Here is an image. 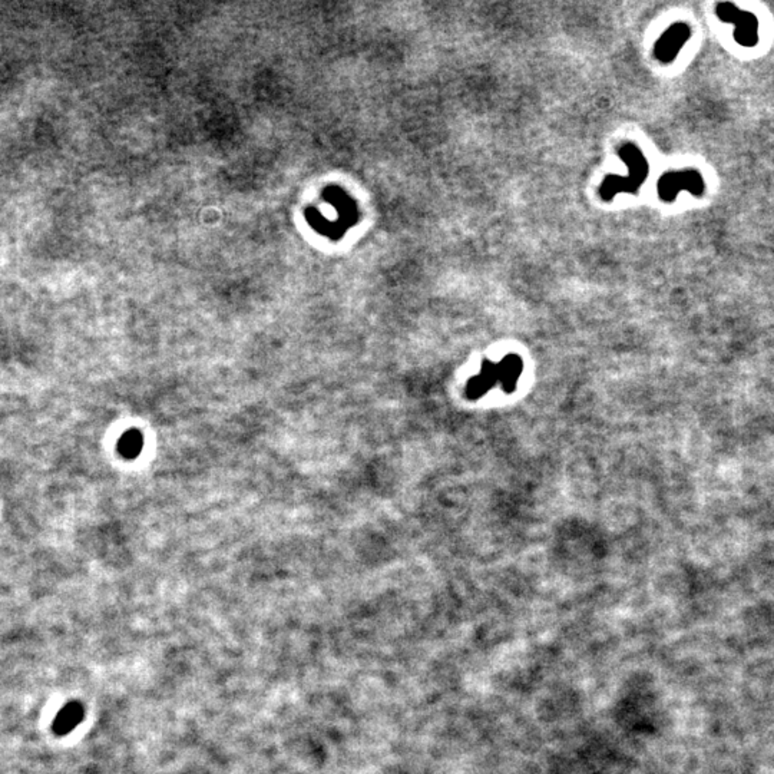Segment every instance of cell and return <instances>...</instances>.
Masks as SVG:
<instances>
[{
	"label": "cell",
	"mask_w": 774,
	"mask_h": 774,
	"mask_svg": "<svg viewBox=\"0 0 774 774\" xmlns=\"http://www.w3.org/2000/svg\"><path fill=\"white\" fill-rule=\"evenodd\" d=\"M141 438L139 435H127L124 439H122L119 447H120V452L124 453L125 456H134L139 452L141 449Z\"/></svg>",
	"instance_id": "7"
},
{
	"label": "cell",
	"mask_w": 774,
	"mask_h": 774,
	"mask_svg": "<svg viewBox=\"0 0 774 774\" xmlns=\"http://www.w3.org/2000/svg\"><path fill=\"white\" fill-rule=\"evenodd\" d=\"M716 15L720 20L735 26L736 42L744 48H753L759 42V20L751 12L741 10L732 3H719Z\"/></svg>",
	"instance_id": "3"
},
{
	"label": "cell",
	"mask_w": 774,
	"mask_h": 774,
	"mask_svg": "<svg viewBox=\"0 0 774 774\" xmlns=\"http://www.w3.org/2000/svg\"><path fill=\"white\" fill-rule=\"evenodd\" d=\"M499 368V377L501 386L505 392H512L515 389V384L522 373V361L518 356H506L502 361L498 363Z\"/></svg>",
	"instance_id": "6"
},
{
	"label": "cell",
	"mask_w": 774,
	"mask_h": 774,
	"mask_svg": "<svg viewBox=\"0 0 774 774\" xmlns=\"http://www.w3.org/2000/svg\"><path fill=\"white\" fill-rule=\"evenodd\" d=\"M681 191L694 197H701L705 191L703 175L696 170L668 171L657 182L658 197L665 202H673Z\"/></svg>",
	"instance_id": "2"
},
{
	"label": "cell",
	"mask_w": 774,
	"mask_h": 774,
	"mask_svg": "<svg viewBox=\"0 0 774 774\" xmlns=\"http://www.w3.org/2000/svg\"><path fill=\"white\" fill-rule=\"evenodd\" d=\"M691 37V28L684 22L671 25L657 40L654 56L661 64H671Z\"/></svg>",
	"instance_id": "4"
},
{
	"label": "cell",
	"mask_w": 774,
	"mask_h": 774,
	"mask_svg": "<svg viewBox=\"0 0 774 774\" xmlns=\"http://www.w3.org/2000/svg\"><path fill=\"white\" fill-rule=\"evenodd\" d=\"M84 719V707L79 703H69L59 711L53 721V731L57 736H66Z\"/></svg>",
	"instance_id": "5"
},
{
	"label": "cell",
	"mask_w": 774,
	"mask_h": 774,
	"mask_svg": "<svg viewBox=\"0 0 774 774\" xmlns=\"http://www.w3.org/2000/svg\"><path fill=\"white\" fill-rule=\"evenodd\" d=\"M618 156L628 167V175H608L600 186V197L602 201H613L620 192L638 194L640 188L649 174V164L642 151L633 144L625 142L618 148Z\"/></svg>",
	"instance_id": "1"
}]
</instances>
